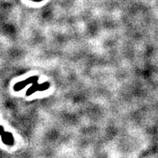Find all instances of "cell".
<instances>
[{
  "label": "cell",
  "mask_w": 158,
  "mask_h": 158,
  "mask_svg": "<svg viewBox=\"0 0 158 158\" xmlns=\"http://www.w3.org/2000/svg\"><path fill=\"white\" fill-rule=\"evenodd\" d=\"M38 79H39V77L37 76H34L30 77V78H26V80L22 81H20L17 83V84H15L14 87H13V89H14L15 92L21 91V90L23 89L25 86L29 85V84H34V83L38 82Z\"/></svg>",
  "instance_id": "2"
},
{
  "label": "cell",
  "mask_w": 158,
  "mask_h": 158,
  "mask_svg": "<svg viewBox=\"0 0 158 158\" xmlns=\"http://www.w3.org/2000/svg\"><path fill=\"white\" fill-rule=\"evenodd\" d=\"M2 140L5 144L7 145H12L14 143V139H13V135L10 132H4L1 135Z\"/></svg>",
  "instance_id": "3"
},
{
  "label": "cell",
  "mask_w": 158,
  "mask_h": 158,
  "mask_svg": "<svg viewBox=\"0 0 158 158\" xmlns=\"http://www.w3.org/2000/svg\"><path fill=\"white\" fill-rule=\"evenodd\" d=\"M50 87V84L49 82H45L43 83V84H38V82L34 83L33 85H32L31 87H30L26 91V96H30L31 94H32L34 92H38V91H45V90L49 89Z\"/></svg>",
  "instance_id": "1"
},
{
  "label": "cell",
  "mask_w": 158,
  "mask_h": 158,
  "mask_svg": "<svg viewBox=\"0 0 158 158\" xmlns=\"http://www.w3.org/2000/svg\"><path fill=\"white\" fill-rule=\"evenodd\" d=\"M4 132H5V131H4V128L2 126H0V135L2 134Z\"/></svg>",
  "instance_id": "4"
}]
</instances>
